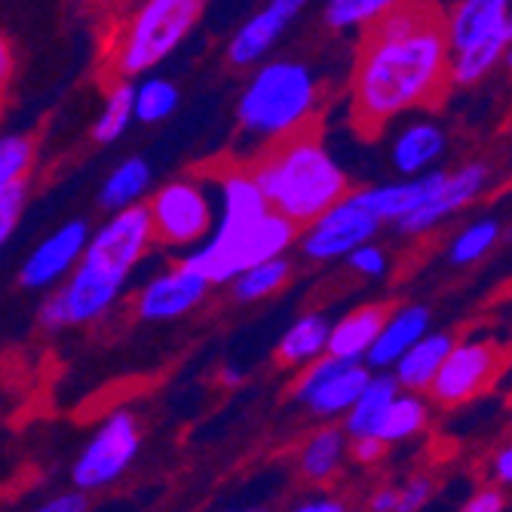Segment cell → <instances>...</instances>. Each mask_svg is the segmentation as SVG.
<instances>
[{"label": "cell", "instance_id": "cell-1", "mask_svg": "<svg viewBox=\"0 0 512 512\" xmlns=\"http://www.w3.org/2000/svg\"><path fill=\"white\" fill-rule=\"evenodd\" d=\"M451 40L445 16L430 0H399L362 31L350 80V111L362 132L433 105L451 83Z\"/></svg>", "mask_w": 512, "mask_h": 512}, {"label": "cell", "instance_id": "cell-2", "mask_svg": "<svg viewBox=\"0 0 512 512\" xmlns=\"http://www.w3.org/2000/svg\"><path fill=\"white\" fill-rule=\"evenodd\" d=\"M252 169L270 206L298 221L301 227L350 194L347 172L338 166L332 151L322 145V138L313 129H301L267 145Z\"/></svg>", "mask_w": 512, "mask_h": 512}, {"label": "cell", "instance_id": "cell-3", "mask_svg": "<svg viewBox=\"0 0 512 512\" xmlns=\"http://www.w3.org/2000/svg\"><path fill=\"white\" fill-rule=\"evenodd\" d=\"M319 80L298 59H267L246 80L237 123L246 135L273 145L301 129H310L313 114L319 111Z\"/></svg>", "mask_w": 512, "mask_h": 512}, {"label": "cell", "instance_id": "cell-4", "mask_svg": "<svg viewBox=\"0 0 512 512\" xmlns=\"http://www.w3.org/2000/svg\"><path fill=\"white\" fill-rule=\"evenodd\" d=\"M298 237L301 224L270 209L252 224H215L212 237L181 261L197 267L212 286H230L243 270L276 255H286L292 246H298Z\"/></svg>", "mask_w": 512, "mask_h": 512}, {"label": "cell", "instance_id": "cell-5", "mask_svg": "<svg viewBox=\"0 0 512 512\" xmlns=\"http://www.w3.org/2000/svg\"><path fill=\"white\" fill-rule=\"evenodd\" d=\"M206 10V0H145L120 28L111 71L114 77H145L188 40Z\"/></svg>", "mask_w": 512, "mask_h": 512}, {"label": "cell", "instance_id": "cell-6", "mask_svg": "<svg viewBox=\"0 0 512 512\" xmlns=\"http://www.w3.org/2000/svg\"><path fill=\"white\" fill-rule=\"evenodd\" d=\"M148 209L154 218L157 243L172 249H197L212 237L218 224V209L209 188L191 175L172 178L151 191Z\"/></svg>", "mask_w": 512, "mask_h": 512}, {"label": "cell", "instance_id": "cell-7", "mask_svg": "<svg viewBox=\"0 0 512 512\" xmlns=\"http://www.w3.org/2000/svg\"><path fill=\"white\" fill-rule=\"evenodd\" d=\"M126 279H117L96 264L80 261L77 270L59 283L37 307V322L46 332L74 329V325L99 322L111 313V307L120 301Z\"/></svg>", "mask_w": 512, "mask_h": 512}, {"label": "cell", "instance_id": "cell-8", "mask_svg": "<svg viewBox=\"0 0 512 512\" xmlns=\"http://www.w3.org/2000/svg\"><path fill=\"white\" fill-rule=\"evenodd\" d=\"M142 448V430H138L135 414L114 411L105 417V424L92 433L83 445L80 457L71 467V482L83 491H105L111 488L138 457Z\"/></svg>", "mask_w": 512, "mask_h": 512}, {"label": "cell", "instance_id": "cell-9", "mask_svg": "<svg viewBox=\"0 0 512 512\" xmlns=\"http://www.w3.org/2000/svg\"><path fill=\"white\" fill-rule=\"evenodd\" d=\"M371 375H375V368L365 359H341L325 353L316 362L304 365L292 387V399L322 417V421L344 417L368 387Z\"/></svg>", "mask_w": 512, "mask_h": 512}, {"label": "cell", "instance_id": "cell-10", "mask_svg": "<svg viewBox=\"0 0 512 512\" xmlns=\"http://www.w3.org/2000/svg\"><path fill=\"white\" fill-rule=\"evenodd\" d=\"M381 224L384 221L371 209H365L350 191L341 203L301 227L298 252L310 261H341L362 243L375 240Z\"/></svg>", "mask_w": 512, "mask_h": 512}, {"label": "cell", "instance_id": "cell-11", "mask_svg": "<svg viewBox=\"0 0 512 512\" xmlns=\"http://www.w3.org/2000/svg\"><path fill=\"white\" fill-rule=\"evenodd\" d=\"M151 243H157V230L148 203L126 206L111 212V218L92 234L83 261L96 264L117 279H129L138 261L148 255Z\"/></svg>", "mask_w": 512, "mask_h": 512}, {"label": "cell", "instance_id": "cell-12", "mask_svg": "<svg viewBox=\"0 0 512 512\" xmlns=\"http://www.w3.org/2000/svg\"><path fill=\"white\" fill-rule=\"evenodd\" d=\"M500 350L488 341H460L442 362L436 381L430 384V399L442 408H457L476 399L497 375Z\"/></svg>", "mask_w": 512, "mask_h": 512}, {"label": "cell", "instance_id": "cell-13", "mask_svg": "<svg viewBox=\"0 0 512 512\" xmlns=\"http://www.w3.org/2000/svg\"><path fill=\"white\" fill-rule=\"evenodd\" d=\"M89 240H92V227L83 218L62 224L56 234H50L43 243H37L34 252L22 261V267L16 273V283L25 292L56 289L77 270V264L86 255Z\"/></svg>", "mask_w": 512, "mask_h": 512}, {"label": "cell", "instance_id": "cell-14", "mask_svg": "<svg viewBox=\"0 0 512 512\" xmlns=\"http://www.w3.org/2000/svg\"><path fill=\"white\" fill-rule=\"evenodd\" d=\"M209 289L212 283L197 267L178 261L175 267L151 276L142 286V292L135 295V316L142 322L181 319L206 301Z\"/></svg>", "mask_w": 512, "mask_h": 512}, {"label": "cell", "instance_id": "cell-15", "mask_svg": "<svg viewBox=\"0 0 512 512\" xmlns=\"http://www.w3.org/2000/svg\"><path fill=\"white\" fill-rule=\"evenodd\" d=\"M488 181H491V172L485 163H463V166L451 169L424 206H417L411 215H405L399 224H393L396 234H402V237L430 234V230H436L442 221H448L460 209H467L473 200H479L488 188Z\"/></svg>", "mask_w": 512, "mask_h": 512}, {"label": "cell", "instance_id": "cell-16", "mask_svg": "<svg viewBox=\"0 0 512 512\" xmlns=\"http://www.w3.org/2000/svg\"><path fill=\"white\" fill-rule=\"evenodd\" d=\"M310 0H267L264 10L249 16L227 40L224 59L230 68H258L267 62L279 37L307 10Z\"/></svg>", "mask_w": 512, "mask_h": 512}, {"label": "cell", "instance_id": "cell-17", "mask_svg": "<svg viewBox=\"0 0 512 512\" xmlns=\"http://www.w3.org/2000/svg\"><path fill=\"white\" fill-rule=\"evenodd\" d=\"M448 151V135L436 120H408L390 138V166L402 178H417L439 169Z\"/></svg>", "mask_w": 512, "mask_h": 512}, {"label": "cell", "instance_id": "cell-18", "mask_svg": "<svg viewBox=\"0 0 512 512\" xmlns=\"http://www.w3.org/2000/svg\"><path fill=\"white\" fill-rule=\"evenodd\" d=\"M448 172L445 169H433V172H424L417 178H402V181H390V184H371V188H359L353 191V197L375 212L384 224H399L405 215H411L417 206H424L436 188L442 184Z\"/></svg>", "mask_w": 512, "mask_h": 512}, {"label": "cell", "instance_id": "cell-19", "mask_svg": "<svg viewBox=\"0 0 512 512\" xmlns=\"http://www.w3.org/2000/svg\"><path fill=\"white\" fill-rule=\"evenodd\" d=\"M430 325H433V313L427 304H402L390 310L384 329L375 347L368 350L365 362L375 371H393V365L430 332Z\"/></svg>", "mask_w": 512, "mask_h": 512}, {"label": "cell", "instance_id": "cell-20", "mask_svg": "<svg viewBox=\"0 0 512 512\" xmlns=\"http://www.w3.org/2000/svg\"><path fill=\"white\" fill-rule=\"evenodd\" d=\"M512 10V0H457L451 13H445V28L451 50L460 53L467 46H476L479 40L497 34L506 28Z\"/></svg>", "mask_w": 512, "mask_h": 512}, {"label": "cell", "instance_id": "cell-21", "mask_svg": "<svg viewBox=\"0 0 512 512\" xmlns=\"http://www.w3.org/2000/svg\"><path fill=\"white\" fill-rule=\"evenodd\" d=\"M399 393H402V384L396 381L393 371H375L368 387L362 390V396L344 414V430L350 433V439H381L387 411Z\"/></svg>", "mask_w": 512, "mask_h": 512}, {"label": "cell", "instance_id": "cell-22", "mask_svg": "<svg viewBox=\"0 0 512 512\" xmlns=\"http://www.w3.org/2000/svg\"><path fill=\"white\" fill-rule=\"evenodd\" d=\"M350 433L344 427H319L298 451V473L310 485L332 482L350 454Z\"/></svg>", "mask_w": 512, "mask_h": 512}, {"label": "cell", "instance_id": "cell-23", "mask_svg": "<svg viewBox=\"0 0 512 512\" xmlns=\"http://www.w3.org/2000/svg\"><path fill=\"white\" fill-rule=\"evenodd\" d=\"M387 316H390L387 304H362V307L350 310L347 316H341L332 325L329 353L341 356V359H365L368 350L375 347Z\"/></svg>", "mask_w": 512, "mask_h": 512}, {"label": "cell", "instance_id": "cell-24", "mask_svg": "<svg viewBox=\"0 0 512 512\" xmlns=\"http://www.w3.org/2000/svg\"><path fill=\"white\" fill-rule=\"evenodd\" d=\"M332 319L322 313H304L298 316L289 332L279 338L276 344V362L289 365V368H304L310 362H316L319 356L329 353V341H332Z\"/></svg>", "mask_w": 512, "mask_h": 512}, {"label": "cell", "instance_id": "cell-25", "mask_svg": "<svg viewBox=\"0 0 512 512\" xmlns=\"http://www.w3.org/2000/svg\"><path fill=\"white\" fill-rule=\"evenodd\" d=\"M457 341L448 332H427L421 341H417L396 365H393V375L402 384V390H417V393H427L430 384L436 381L442 362L448 359L451 347Z\"/></svg>", "mask_w": 512, "mask_h": 512}, {"label": "cell", "instance_id": "cell-26", "mask_svg": "<svg viewBox=\"0 0 512 512\" xmlns=\"http://www.w3.org/2000/svg\"><path fill=\"white\" fill-rule=\"evenodd\" d=\"M151 184H154L151 163L145 157H126L105 178L102 191H99V206L105 212H117V209H126V206L148 203Z\"/></svg>", "mask_w": 512, "mask_h": 512}, {"label": "cell", "instance_id": "cell-27", "mask_svg": "<svg viewBox=\"0 0 512 512\" xmlns=\"http://www.w3.org/2000/svg\"><path fill=\"white\" fill-rule=\"evenodd\" d=\"M509 46H512V34H509V28H500L497 34L479 40L476 46H467V50L454 53L451 56V83L454 86L479 83L485 74H491L506 59Z\"/></svg>", "mask_w": 512, "mask_h": 512}, {"label": "cell", "instance_id": "cell-28", "mask_svg": "<svg viewBox=\"0 0 512 512\" xmlns=\"http://www.w3.org/2000/svg\"><path fill=\"white\" fill-rule=\"evenodd\" d=\"M292 279V261L286 255H276L270 261H261L249 270H243L234 283H230V298L237 304H258L286 289Z\"/></svg>", "mask_w": 512, "mask_h": 512}, {"label": "cell", "instance_id": "cell-29", "mask_svg": "<svg viewBox=\"0 0 512 512\" xmlns=\"http://www.w3.org/2000/svg\"><path fill=\"white\" fill-rule=\"evenodd\" d=\"M135 120V83L126 77H117V83H111L105 108L99 114V120L92 123V138L99 145H114L117 138L126 135L129 123Z\"/></svg>", "mask_w": 512, "mask_h": 512}, {"label": "cell", "instance_id": "cell-30", "mask_svg": "<svg viewBox=\"0 0 512 512\" xmlns=\"http://www.w3.org/2000/svg\"><path fill=\"white\" fill-rule=\"evenodd\" d=\"M181 105V92L169 77L145 74L135 83V120L142 126H157L169 120Z\"/></svg>", "mask_w": 512, "mask_h": 512}, {"label": "cell", "instance_id": "cell-31", "mask_svg": "<svg viewBox=\"0 0 512 512\" xmlns=\"http://www.w3.org/2000/svg\"><path fill=\"white\" fill-rule=\"evenodd\" d=\"M399 0H325L322 22L338 34L344 31H368L375 28Z\"/></svg>", "mask_w": 512, "mask_h": 512}, {"label": "cell", "instance_id": "cell-32", "mask_svg": "<svg viewBox=\"0 0 512 512\" xmlns=\"http://www.w3.org/2000/svg\"><path fill=\"white\" fill-rule=\"evenodd\" d=\"M430 421V405L427 399H421L417 390H402L390 411H387V421H384V430H381V439L387 445H399V442H408L414 439L417 433H424Z\"/></svg>", "mask_w": 512, "mask_h": 512}, {"label": "cell", "instance_id": "cell-33", "mask_svg": "<svg viewBox=\"0 0 512 512\" xmlns=\"http://www.w3.org/2000/svg\"><path fill=\"white\" fill-rule=\"evenodd\" d=\"M500 221L497 218H479L473 224H467L463 230H457L454 240L448 243V261L457 267H467L482 261L500 240Z\"/></svg>", "mask_w": 512, "mask_h": 512}, {"label": "cell", "instance_id": "cell-34", "mask_svg": "<svg viewBox=\"0 0 512 512\" xmlns=\"http://www.w3.org/2000/svg\"><path fill=\"white\" fill-rule=\"evenodd\" d=\"M34 166V142L28 135H4L0 142V184L28 178Z\"/></svg>", "mask_w": 512, "mask_h": 512}, {"label": "cell", "instance_id": "cell-35", "mask_svg": "<svg viewBox=\"0 0 512 512\" xmlns=\"http://www.w3.org/2000/svg\"><path fill=\"white\" fill-rule=\"evenodd\" d=\"M28 203V178L0 184V240H10Z\"/></svg>", "mask_w": 512, "mask_h": 512}, {"label": "cell", "instance_id": "cell-36", "mask_svg": "<svg viewBox=\"0 0 512 512\" xmlns=\"http://www.w3.org/2000/svg\"><path fill=\"white\" fill-rule=\"evenodd\" d=\"M347 267L356 273V276H365V279H381L384 273H387V267H390V258H387V252L371 240V243H362L359 249H353L347 258Z\"/></svg>", "mask_w": 512, "mask_h": 512}, {"label": "cell", "instance_id": "cell-37", "mask_svg": "<svg viewBox=\"0 0 512 512\" xmlns=\"http://www.w3.org/2000/svg\"><path fill=\"white\" fill-rule=\"evenodd\" d=\"M402 503H399V512H417L424 509L433 497V482L430 476H411L402 488Z\"/></svg>", "mask_w": 512, "mask_h": 512}, {"label": "cell", "instance_id": "cell-38", "mask_svg": "<svg viewBox=\"0 0 512 512\" xmlns=\"http://www.w3.org/2000/svg\"><path fill=\"white\" fill-rule=\"evenodd\" d=\"M40 509L43 512H86L89 509V491L74 485V491H62V494L50 497Z\"/></svg>", "mask_w": 512, "mask_h": 512}, {"label": "cell", "instance_id": "cell-39", "mask_svg": "<svg viewBox=\"0 0 512 512\" xmlns=\"http://www.w3.org/2000/svg\"><path fill=\"white\" fill-rule=\"evenodd\" d=\"M500 509H506V497L500 488H482L463 503V512H500Z\"/></svg>", "mask_w": 512, "mask_h": 512}, {"label": "cell", "instance_id": "cell-40", "mask_svg": "<svg viewBox=\"0 0 512 512\" xmlns=\"http://www.w3.org/2000/svg\"><path fill=\"white\" fill-rule=\"evenodd\" d=\"M387 448L390 445L384 439H353L350 442V454H353L356 463H378Z\"/></svg>", "mask_w": 512, "mask_h": 512}, {"label": "cell", "instance_id": "cell-41", "mask_svg": "<svg viewBox=\"0 0 512 512\" xmlns=\"http://www.w3.org/2000/svg\"><path fill=\"white\" fill-rule=\"evenodd\" d=\"M399 503H402V491L387 488V485L368 497V509H375V512H399Z\"/></svg>", "mask_w": 512, "mask_h": 512}, {"label": "cell", "instance_id": "cell-42", "mask_svg": "<svg viewBox=\"0 0 512 512\" xmlns=\"http://www.w3.org/2000/svg\"><path fill=\"white\" fill-rule=\"evenodd\" d=\"M491 476L497 485H512V445L497 451V457L491 463Z\"/></svg>", "mask_w": 512, "mask_h": 512}, {"label": "cell", "instance_id": "cell-43", "mask_svg": "<svg viewBox=\"0 0 512 512\" xmlns=\"http://www.w3.org/2000/svg\"><path fill=\"white\" fill-rule=\"evenodd\" d=\"M298 512H344L347 503L344 500H335V497H325V494H316L313 500H301L295 503Z\"/></svg>", "mask_w": 512, "mask_h": 512}, {"label": "cell", "instance_id": "cell-44", "mask_svg": "<svg viewBox=\"0 0 512 512\" xmlns=\"http://www.w3.org/2000/svg\"><path fill=\"white\" fill-rule=\"evenodd\" d=\"M221 381H224L227 387H234V384H240V381H243V375H240L237 368H224V371H221Z\"/></svg>", "mask_w": 512, "mask_h": 512}, {"label": "cell", "instance_id": "cell-45", "mask_svg": "<svg viewBox=\"0 0 512 512\" xmlns=\"http://www.w3.org/2000/svg\"><path fill=\"white\" fill-rule=\"evenodd\" d=\"M4 77H10V50L4 46Z\"/></svg>", "mask_w": 512, "mask_h": 512}, {"label": "cell", "instance_id": "cell-46", "mask_svg": "<svg viewBox=\"0 0 512 512\" xmlns=\"http://www.w3.org/2000/svg\"><path fill=\"white\" fill-rule=\"evenodd\" d=\"M503 62H506V68L512 71V46H509V50H506V59H503Z\"/></svg>", "mask_w": 512, "mask_h": 512}, {"label": "cell", "instance_id": "cell-47", "mask_svg": "<svg viewBox=\"0 0 512 512\" xmlns=\"http://www.w3.org/2000/svg\"><path fill=\"white\" fill-rule=\"evenodd\" d=\"M506 28H509V34H512V10H509V19H506Z\"/></svg>", "mask_w": 512, "mask_h": 512}]
</instances>
